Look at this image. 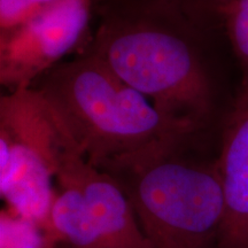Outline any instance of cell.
Masks as SVG:
<instances>
[{"instance_id": "obj_9", "label": "cell", "mask_w": 248, "mask_h": 248, "mask_svg": "<svg viewBox=\"0 0 248 248\" xmlns=\"http://www.w3.org/2000/svg\"><path fill=\"white\" fill-rule=\"evenodd\" d=\"M233 53L241 69L239 93L248 92V0H231L219 9Z\"/></svg>"}, {"instance_id": "obj_5", "label": "cell", "mask_w": 248, "mask_h": 248, "mask_svg": "<svg viewBox=\"0 0 248 248\" xmlns=\"http://www.w3.org/2000/svg\"><path fill=\"white\" fill-rule=\"evenodd\" d=\"M55 178L78 188L95 228L110 248H152L121 186L83 156L71 136L59 154Z\"/></svg>"}, {"instance_id": "obj_7", "label": "cell", "mask_w": 248, "mask_h": 248, "mask_svg": "<svg viewBox=\"0 0 248 248\" xmlns=\"http://www.w3.org/2000/svg\"><path fill=\"white\" fill-rule=\"evenodd\" d=\"M216 161L224 195L219 248H248V92L238 94Z\"/></svg>"}, {"instance_id": "obj_6", "label": "cell", "mask_w": 248, "mask_h": 248, "mask_svg": "<svg viewBox=\"0 0 248 248\" xmlns=\"http://www.w3.org/2000/svg\"><path fill=\"white\" fill-rule=\"evenodd\" d=\"M55 173L44 155L0 130V194L6 209L49 229Z\"/></svg>"}, {"instance_id": "obj_11", "label": "cell", "mask_w": 248, "mask_h": 248, "mask_svg": "<svg viewBox=\"0 0 248 248\" xmlns=\"http://www.w3.org/2000/svg\"><path fill=\"white\" fill-rule=\"evenodd\" d=\"M198 14L217 15L219 9L230 2L231 0H184Z\"/></svg>"}, {"instance_id": "obj_4", "label": "cell", "mask_w": 248, "mask_h": 248, "mask_svg": "<svg viewBox=\"0 0 248 248\" xmlns=\"http://www.w3.org/2000/svg\"><path fill=\"white\" fill-rule=\"evenodd\" d=\"M94 0H62L13 29L0 32V83L8 92L58 66L88 31Z\"/></svg>"}, {"instance_id": "obj_10", "label": "cell", "mask_w": 248, "mask_h": 248, "mask_svg": "<svg viewBox=\"0 0 248 248\" xmlns=\"http://www.w3.org/2000/svg\"><path fill=\"white\" fill-rule=\"evenodd\" d=\"M62 0H0V32L20 26Z\"/></svg>"}, {"instance_id": "obj_3", "label": "cell", "mask_w": 248, "mask_h": 248, "mask_svg": "<svg viewBox=\"0 0 248 248\" xmlns=\"http://www.w3.org/2000/svg\"><path fill=\"white\" fill-rule=\"evenodd\" d=\"M184 146L139 154L100 170L128 197L152 248H219L224 195L217 161L187 156Z\"/></svg>"}, {"instance_id": "obj_1", "label": "cell", "mask_w": 248, "mask_h": 248, "mask_svg": "<svg viewBox=\"0 0 248 248\" xmlns=\"http://www.w3.org/2000/svg\"><path fill=\"white\" fill-rule=\"evenodd\" d=\"M193 13L184 0H113L90 52L160 111L202 128L214 109V88L185 33Z\"/></svg>"}, {"instance_id": "obj_2", "label": "cell", "mask_w": 248, "mask_h": 248, "mask_svg": "<svg viewBox=\"0 0 248 248\" xmlns=\"http://www.w3.org/2000/svg\"><path fill=\"white\" fill-rule=\"evenodd\" d=\"M97 168L163 148L184 146L201 128L162 113L91 52L60 62L38 88Z\"/></svg>"}, {"instance_id": "obj_8", "label": "cell", "mask_w": 248, "mask_h": 248, "mask_svg": "<svg viewBox=\"0 0 248 248\" xmlns=\"http://www.w3.org/2000/svg\"><path fill=\"white\" fill-rule=\"evenodd\" d=\"M60 241L49 229L14 215L0 213V248H59Z\"/></svg>"}]
</instances>
